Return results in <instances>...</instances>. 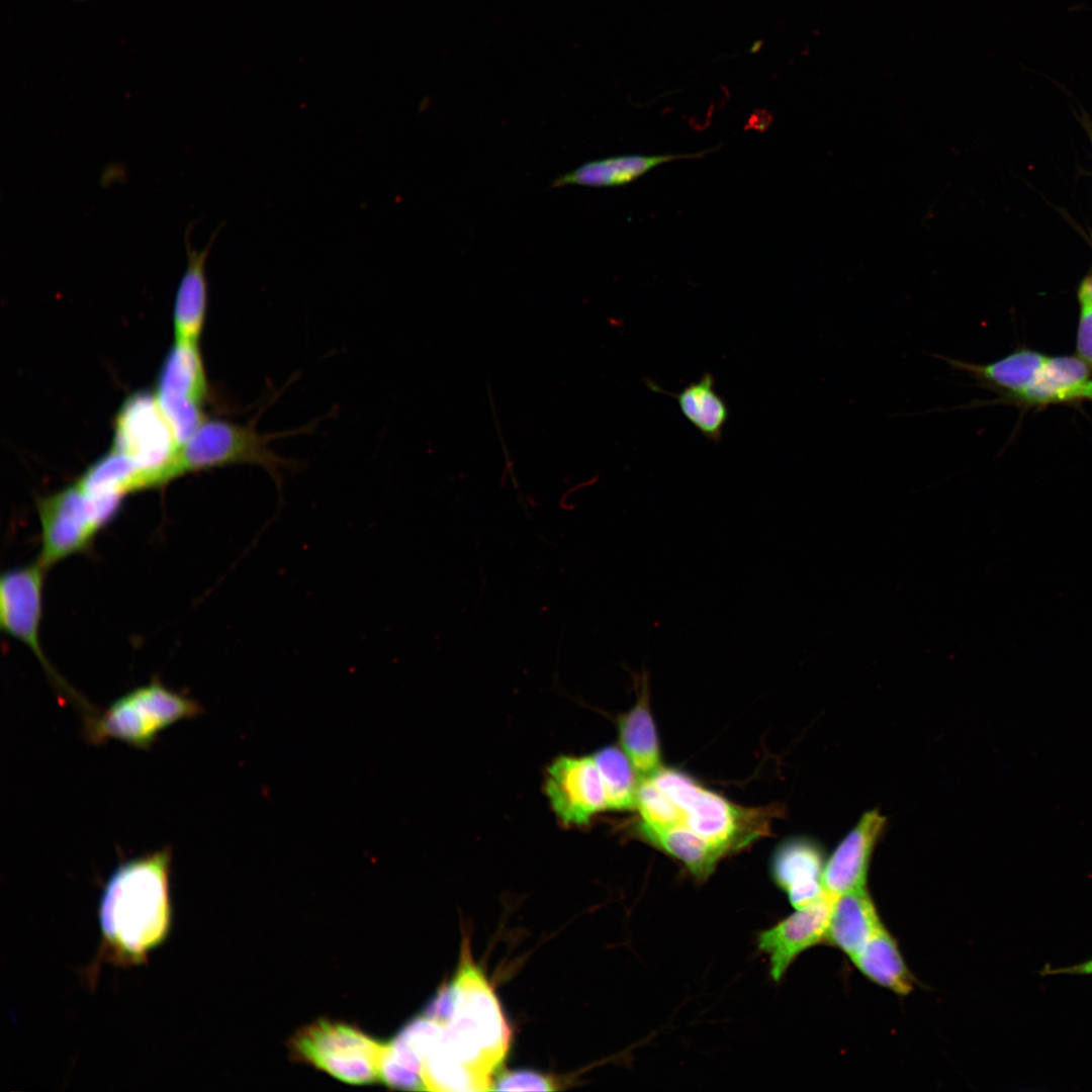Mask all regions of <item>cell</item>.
<instances>
[{"label": "cell", "instance_id": "6da1fadb", "mask_svg": "<svg viewBox=\"0 0 1092 1092\" xmlns=\"http://www.w3.org/2000/svg\"><path fill=\"white\" fill-rule=\"evenodd\" d=\"M172 850L159 849L121 862L100 901L103 954L112 962L144 963L162 944L171 925Z\"/></svg>", "mask_w": 1092, "mask_h": 1092}, {"label": "cell", "instance_id": "7a4b0ae2", "mask_svg": "<svg viewBox=\"0 0 1092 1092\" xmlns=\"http://www.w3.org/2000/svg\"><path fill=\"white\" fill-rule=\"evenodd\" d=\"M452 981L457 989V1007L451 1022L444 1027L442 1045L467 1066L494 1073L508 1054L511 1028L466 940Z\"/></svg>", "mask_w": 1092, "mask_h": 1092}, {"label": "cell", "instance_id": "3957f363", "mask_svg": "<svg viewBox=\"0 0 1092 1092\" xmlns=\"http://www.w3.org/2000/svg\"><path fill=\"white\" fill-rule=\"evenodd\" d=\"M649 778L677 808L675 825L685 826L725 854L745 847L768 830V810L739 807L677 769L662 766Z\"/></svg>", "mask_w": 1092, "mask_h": 1092}, {"label": "cell", "instance_id": "277c9868", "mask_svg": "<svg viewBox=\"0 0 1092 1092\" xmlns=\"http://www.w3.org/2000/svg\"><path fill=\"white\" fill-rule=\"evenodd\" d=\"M200 705L160 680L135 688L86 720L85 736L92 743L119 740L140 749L150 748L170 726L197 717Z\"/></svg>", "mask_w": 1092, "mask_h": 1092}, {"label": "cell", "instance_id": "5b68a950", "mask_svg": "<svg viewBox=\"0 0 1092 1092\" xmlns=\"http://www.w3.org/2000/svg\"><path fill=\"white\" fill-rule=\"evenodd\" d=\"M257 419H253L247 424H238L206 418L181 446V474L250 464L264 468L280 486L282 470L291 468L294 462L277 454L270 444L283 436L307 432L309 427L287 432L261 433L257 429Z\"/></svg>", "mask_w": 1092, "mask_h": 1092}, {"label": "cell", "instance_id": "8992f818", "mask_svg": "<svg viewBox=\"0 0 1092 1092\" xmlns=\"http://www.w3.org/2000/svg\"><path fill=\"white\" fill-rule=\"evenodd\" d=\"M112 449L135 465L150 488L182 475L181 445L150 391H136L121 403L114 418Z\"/></svg>", "mask_w": 1092, "mask_h": 1092}, {"label": "cell", "instance_id": "52a82bcc", "mask_svg": "<svg viewBox=\"0 0 1092 1092\" xmlns=\"http://www.w3.org/2000/svg\"><path fill=\"white\" fill-rule=\"evenodd\" d=\"M122 499L100 496L77 482L40 497V551L36 559L47 569L57 562L88 550L97 533L118 512Z\"/></svg>", "mask_w": 1092, "mask_h": 1092}, {"label": "cell", "instance_id": "ba28073f", "mask_svg": "<svg viewBox=\"0 0 1092 1092\" xmlns=\"http://www.w3.org/2000/svg\"><path fill=\"white\" fill-rule=\"evenodd\" d=\"M293 1059L352 1085L379 1081L383 1042L341 1021L316 1020L295 1032L289 1042Z\"/></svg>", "mask_w": 1092, "mask_h": 1092}, {"label": "cell", "instance_id": "9c48e42d", "mask_svg": "<svg viewBox=\"0 0 1092 1092\" xmlns=\"http://www.w3.org/2000/svg\"><path fill=\"white\" fill-rule=\"evenodd\" d=\"M47 571L48 569L36 560L2 573L0 627L2 632L25 644L37 657L54 682L72 696L70 687L53 668L40 645L42 589Z\"/></svg>", "mask_w": 1092, "mask_h": 1092}, {"label": "cell", "instance_id": "30bf717a", "mask_svg": "<svg viewBox=\"0 0 1092 1092\" xmlns=\"http://www.w3.org/2000/svg\"><path fill=\"white\" fill-rule=\"evenodd\" d=\"M545 792L551 808L566 825H584L608 809L603 779L593 756L557 757L548 767Z\"/></svg>", "mask_w": 1092, "mask_h": 1092}, {"label": "cell", "instance_id": "8fae6325", "mask_svg": "<svg viewBox=\"0 0 1092 1092\" xmlns=\"http://www.w3.org/2000/svg\"><path fill=\"white\" fill-rule=\"evenodd\" d=\"M833 897L827 893L757 935V947L768 957L769 975L780 982L796 959L825 944Z\"/></svg>", "mask_w": 1092, "mask_h": 1092}, {"label": "cell", "instance_id": "7c38bea8", "mask_svg": "<svg viewBox=\"0 0 1092 1092\" xmlns=\"http://www.w3.org/2000/svg\"><path fill=\"white\" fill-rule=\"evenodd\" d=\"M885 824L878 810H870L839 842L824 864L822 882L828 895L867 888L871 858Z\"/></svg>", "mask_w": 1092, "mask_h": 1092}, {"label": "cell", "instance_id": "4fadbf2b", "mask_svg": "<svg viewBox=\"0 0 1092 1092\" xmlns=\"http://www.w3.org/2000/svg\"><path fill=\"white\" fill-rule=\"evenodd\" d=\"M825 860L818 843L807 838H792L776 850L770 863L771 877L795 910L826 894L822 882Z\"/></svg>", "mask_w": 1092, "mask_h": 1092}, {"label": "cell", "instance_id": "5bb4252c", "mask_svg": "<svg viewBox=\"0 0 1092 1092\" xmlns=\"http://www.w3.org/2000/svg\"><path fill=\"white\" fill-rule=\"evenodd\" d=\"M222 225L223 223L218 225L201 250L193 248L189 240L193 223L185 230L187 263L176 290L173 306L176 342L198 343L200 339L208 304L206 263Z\"/></svg>", "mask_w": 1092, "mask_h": 1092}, {"label": "cell", "instance_id": "9a60e30c", "mask_svg": "<svg viewBox=\"0 0 1092 1092\" xmlns=\"http://www.w3.org/2000/svg\"><path fill=\"white\" fill-rule=\"evenodd\" d=\"M164 413L202 405L208 383L198 343L175 342L157 380V394Z\"/></svg>", "mask_w": 1092, "mask_h": 1092}, {"label": "cell", "instance_id": "2e32d148", "mask_svg": "<svg viewBox=\"0 0 1092 1092\" xmlns=\"http://www.w3.org/2000/svg\"><path fill=\"white\" fill-rule=\"evenodd\" d=\"M883 925L867 888L834 896L825 944L851 960Z\"/></svg>", "mask_w": 1092, "mask_h": 1092}, {"label": "cell", "instance_id": "e0dca14e", "mask_svg": "<svg viewBox=\"0 0 1092 1092\" xmlns=\"http://www.w3.org/2000/svg\"><path fill=\"white\" fill-rule=\"evenodd\" d=\"M713 149L693 154L622 155L589 161L575 170L557 177L553 188L566 185L614 187L631 183L662 164L682 159L700 158Z\"/></svg>", "mask_w": 1092, "mask_h": 1092}, {"label": "cell", "instance_id": "ac0fdd59", "mask_svg": "<svg viewBox=\"0 0 1092 1092\" xmlns=\"http://www.w3.org/2000/svg\"><path fill=\"white\" fill-rule=\"evenodd\" d=\"M639 694L634 707L618 719L619 739L639 778H648L661 767L656 728L649 709V675L643 669L638 679Z\"/></svg>", "mask_w": 1092, "mask_h": 1092}, {"label": "cell", "instance_id": "d6986e66", "mask_svg": "<svg viewBox=\"0 0 1092 1092\" xmlns=\"http://www.w3.org/2000/svg\"><path fill=\"white\" fill-rule=\"evenodd\" d=\"M953 371L965 373L980 384L1017 397L1037 376L1048 357L1034 351L1019 350L987 364H976L942 355H934Z\"/></svg>", "mask_w": 1092, "mask_h": 1092}, {"label": "cell", "instance_id": "ffe728a7", "mask_svg": "<svg viewBox=\"0 0 1092 1092\" xmlns=\"http://www.w3.org/2000/svg\"><path fill=\"white\" fill-rule=\"evenodd\" d=\"M1016 398L1046 404L1072 399L1092 400V377L1080 358H1048L1034 380Z\"/></svg>", "mask_w": 1092, "mask_h": 1092}, {"label": "cell", "instance_id": "44dd1931", "mask_svg": "<svg viewBox=\"0 0 1092 1092\" xmlns=\"http://www.w3.org/2000/svg\"><path fill=\"white\" fill-rule=\"evenodd\" d=\"M850 961L868 980L899 996L910 994L915 987L916 979L885 924Z\"/></svg>", "mask_w": 1092, "mask_h": 1092}, {"label": "cell", "instance_id": "7402d4cb", "mask_svg": "<svg viewBox=\"0 0 1092 1092\" xmlns=\"http://www.w3.org/2000/svg\"><path fill=\"white\" fill-rule=\"evenodd\" d=\"M646 384L651 390L674 398L682 416L703 437L716 444L721 442L730 413L725 399L716 390L711 372L704 373L676 393L664 390L652 380H647Z\"/></svg>", "mask_w": 1092, "mask_h": 1092}, {"label": "cell", "instance_id": "603a6c76", "mask_svg": "<svg viewBox=\"0 0 1092 1092\" xmlns=\"http://www.w3.org/2000/svg\"><path fill=\"white\" fill-rule=\"evenodd\" d=\"M648 842L678 859L696 878H708L726 854L717 846L682 825L663 829L639 827Z\"/></svg>", "mask_w": 1092, "mask_h": 1092}, {"label": "cell", "instance_id": "cb8c5ba5", "mask_svg": "<svg viewBox=\"0 0 1092 1092\" xmlns=\"http://www.w3.org/2000/svg\"><path fill=\"white\" fill-rule=\"evenodd\" d=\"M76 482L90 493L122 499L128 493L150 488L135 465L114 449L90 465Z\"/></svg>", "mask_w": 1092, "mask_h": 1092}, {"label": "cell", "instance_id": "d4e9b609", "mask_svg": "<svg viewBox=\"0 0 1092 1092\" xmlns=\"http://www.w3.org/2000/svg\"><path fill=\"white\" fill-rule=\"evenodd\" d=\"M421 1077L425 1090L430 1091H485L492 1089L493 1082L453 1057L441 1041L423 1058Z\"/></svg>", "mask_w": 1092, "mask_h": 1092}, {"label": "cell", "instance_id": "484cf974", "mask_svg": "<svg viewBox=\"0 0 1092 1092\" xmlns=\"http://www.w3.org/2000/svg\"><path fill=\"white\" fill-rule=\"evenodd\" d=\"M592 756L603 779L608 809H634L640 778L623 749L605 746Z\"/></svg>", "mask_w": 1092, "mask_h": 1092}, {"label": "cell", "instance_id": "4316f807", "mask_svg": "<svg viewBox=\"0 0 1092 1092\" xmlns=\"http://www.w3.org/2000/svg\"><path fill=\"white\" fill-rule=\"evenodd\" d=\"M558 1082L549 1075L529 1070L506 1071L497 1075L492 1082L496 1091H553L558 1089Z\"/></svg>", "mask_w": 1092, "mask_h": 1092}, {"label": "cell", "instance_id": "83f0119b", "mask_svg": "<svg viewBox=\"0 0 1092 1092\" xmlns=\"http://www.w3.org/2000/svg\"><path fill=\"white\" fill-rule=\"evenodd\" d=\"M456 1007L457 989L454 982L451 981L440 986L436 995L425 1007L423 1015L445 1027L451 1022Z\"/></svg>", "mask_w": 1092, "mask_h": 1092}, {"label": "cell", "instance_id": "f1b7e54d", "mask_svg": "<svg viewBox=\"0 0 1092 1092\" xmlns=\"http://www.w3.org/2000/svg\"><path fill=\"white\" fill-rule=\"evenodd\" d=\"M1081 303L1077 333V351L1080 358L1092 366V300L1079 291Z\"/></svg>", "mask_w": 1092, "mask_h": 1092}, {"label": "cell", "instance_id": "f546056e", "mask_svg": "<svg viewBox=\"0 0 1092 1092\" xmlns=\"http://www.w3.org/2000/svg\"><path fill=\"white\" fill-rule=\"evenodd\" d=\"M1042 977L1068 975V976H1092V958L1074 965L1054 968L1046 964L1039 972Z\"/></svg>", "mask_w": 1092, "mask_h": 1092}, {"label": "cell", "instance_id": "4dcf8cb0", "mask_svg": "<svg viewBox=\"0 0 1092 1092\" xmlns=\"http://www.w3.org/2000/svg\"><path fill=\"white\" fill-rule=\"evenodd\" d=\"M1079 291L1087 295L1092 300V276L1087 277L1083 281Z\"/></svg>", "mask_w": 1092, "mask_h": 1092}, {"label": "cell", "instance_id": "1f68e13d", "mask_svg": "<svg viewBox=\"0 0 1092 1092\" xmlns=\"http://www.w3.org/2000/svg\"><path fill=\"white\" fill-rule=\"evenodd\" d=\"M762 46H763V40H761V39L754 40L752 42V44L750 46V48L748 50V53L754 55V54L758 53L761 50Z\"/></svg>", "mask_w": 1092, "mask_h": 1092}]
</instances>
